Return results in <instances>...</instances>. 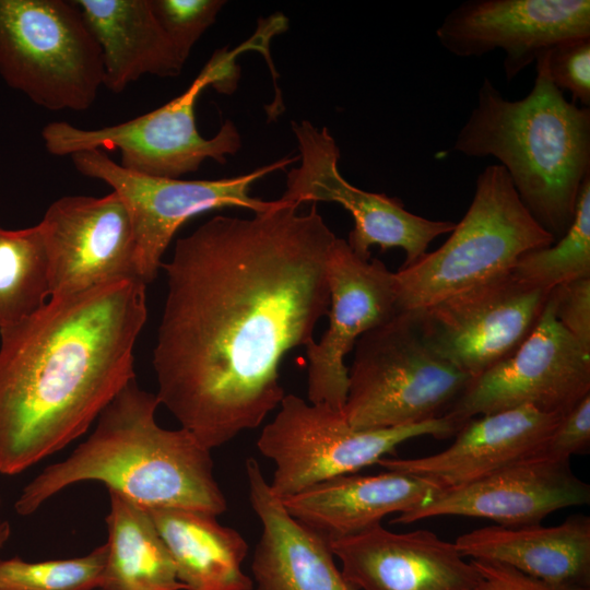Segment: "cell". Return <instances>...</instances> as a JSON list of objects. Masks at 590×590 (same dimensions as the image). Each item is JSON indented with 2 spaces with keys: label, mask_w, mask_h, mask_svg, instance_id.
Listing matches in <instances>:
<instances>
[{
  "label": "cell",
  "mask_w": 590,
  "mask_h": 590,
  "mask_svg": "<svg viewBox=\"0 0 590 590\" xmlns=\"http://www.w3.org/2000/svg\"><path fill=\"white\" fill-rule=\"evenodd\" d=\"M216 215L177 239L153 351L157 398L206 449L258 427L285 396L280 365L328 316L337 236L316 203Z\"/></svg>",
  "instance_id": "cell-1"
},
{
  "label": "cell",
  "mask_w": 590,
  "mask_h": 590,
  "mask_svg": "<svg viewBox=\"0 0 590 590\" xmlns=\"http://www.w3.org/2000/svg\"><path fill=\"white\" fill-rule=\"evenodd\" d=\"M146 284L125 279L51 296L0 330V474L15 475L83 435L135 379Z\"/></svg>",
  "instance_id": "cell-2"
},
{
  "label": "cell",
  "mask_w": 590,
  "mask_h": 590,
  "mask_svg": "<svg viewBox=\"0 0 590 590\" xmlns=\"http://www.w3.org/2000/svg\"><path fill=\"white\" fill-rule=\"evenodd\" d=\"M160 404L156 393L132 379L102 411L91 436L23 488L15 511L30 516L62 489L94 481L144 508L224 514L227 500L213 474L211 450L182 427H161Z\"/></svg>",
  "instance_id": "cell-3"
},
{
  "label": "cell",
  "mask_w": 590,
  "mask_h": 590,
  "mask_svg": "<svg viewBox=\"0 0 590 590\" xmlns=\"http://www.w3.org/2000/svg\"><path fill=\"white\" fill-rule=\"evenodd\" d=\"M535 66L533 87L517 101L484 78L452 149L498 160L526 209L556 241L570 227L590 175V108L568 102L544 63L536 59Z\"/></svg>",
  "instance_id": "cell-4"
},
{
  "label": "cell",
  "mask_w": 590,
  "mask_h": 590,
  "mask_svg": "<svg viewBox=\"0 0 590 590\" xmlns=\"http://www.w3.org/2000/svg\"><path fill=\"white\" fill-rule=\"evenodd\" d=\"M555 243L521 202L499 164L476 178L472 202L435 251L394 273L398 311L417 310L511 271L526 252Z\"/></svg>",
  "instance_id": "cell-5"
},
{
  "label": "cell",
  "mask_w": 590,
  "mask_h": 590,
  "mask_svg": "<svg viewBox=\"0 0 590 590\" xmlns=\"http://www.w3.org/2000/svg\"><path fill=\"white\" fill-rule=\"evenodd\" d=\"M472 378L437 355L413 310L398 311L354 345L343 414L357 430H380L440 417Z\"/></svg>",
  "instance_id": "cell-6"
},
{
  "label": "cell",
  "mask_w": 590,
  "mask_h": 590,
  "mask_svg": "<svg viewBox=\"0 0 590 590\" xmlns=\"http://www.w3.org/2000/svg\"><path fill=\"white\" fill-rule=\"evenodd\" d=\"M234 54L219 49L189 87L165 105L128 121L83 129L67 121H54L42 130L46 151L55 156H71L86 150H119V165L150 177L179 179L214 160L227 162L241 146L240 134L229 119L211 139L203 138L196 123L194 107L209 85L224 88L232 79Z\"/></svg>",
  "instance_id": "cell-7"
},
{
  "label": "cell",
  "mask_w": 590,
  "mask_h": 590,
  "mask_svg": "<svg viewBox=\"0 0 590 590\" xmlns=\"http://www.w3.org/2000/svg\"><path fill=\"white\" fill-rule=\"evenodd\" d=\"M0 76L47 110L94 104L103 55L73 0H0Z\"/></svg>",
  "instance_id": "cell-8"
},
{
  "label": "cell",
  "mask_w": 590,
  "mask_h": 590,
  "mask_svg": "<svg viewBox=\"0 0 590 590\" xmlns=\"http://www.w3.org/2000/svg\"><path fill=\"white\" fill-rule=\"evenodd\" d=\"M446 415L394 428L357 430L343 411L285 394L275 417L263 427L257 448L274 464L271 492L283 499L327 480L356 473L412 438L455 436Z\"/></svg>",
  "instance_id": "cell-9"
},
{
  "label": "cell",
  "mask_w": 590,
  "mask_h": 590,
  "mask_svg": "<svg viewBox=\"0 0 590 590\" xmlns=\"http://www.w3.org/2000/svg\"><path fill=\"white\" fill-rule=\"evenodd\" d=\"M70 157L80 174L108 185L128 206L135 233L139 274L146 285L157 276L163 255L182 224L211 210L243 208L257 213L272 208L275 201L250 196L252 185L299 160L284 158L231 178L182 180L132 173L102 150L80 151Z\"/></svg>",
  "instance_id": "cell-10"
},
{
  "label": "cell",
  "mask_w": 590,
  "mask_h": 590,
  "mask_svg": "<svg viewBox=\"0 0 590 590\" xmlns=\"http://www.w3.org/2000/svg\"><path fill=\"white\" fill-rule=\"evenodd\" d=\"M590 394V352L557 320L552 300L527 340L472 378L444 415L460 429L470 420L523 405L566 415Z\"/></svg>",
  "instance_id": "cell-11"
},
{
  "label": "cell",
  "mask_w": 590,
  "mask_h": 590,
  "mask_svg": "<svg viewBox=\"0 0 590 590\" xmlns=\"http://www.w3.org/2000/svg\"><path fill=\"white\" fill-rule=\"evenodd\" d=\"M300 152L299 166L286 175V189L280 198L300 205L304 202H337L354 219L347 237L351 249L370 259V247L382 251L399 247L405 252L402 267L416 262L438 236L451 233L456 223L433 221L405 210L398 198L352 186L339 170L340 149L323 127L318 130L308 120L292 121Z\"/></svg>",
  "instance_id": "cell-12"
},
{
  "label": "cell",
  "mask_w": 590,
  "mask_h": 590,
  "mask_svg": "<svg viewBox=\"0 0 590 590\" xmlns=\"http://www.w3.org/2000/svg\"><path fill=\"white\" fill-rule=\"evenodd\" d=\"M550 293L508 272L413 311L429 347L475 378L527 340Z\"/></svg>",
  "instance_id": "cell-13"
},
{
  "label": "cell",
  "mask_w": 590,
  "mask_h": 590,
  "mask_svg": "<svg viewBox=\"0 0 590 590\" xmlns=\"http://www.w3.org/2000/svg\"><path fill=\"white\" fill-rule=\"evenodd\" d=\"M38 224L48 258L50 297L141 280L133 222L117 192L61 197Z\"/></svg>",
  "instance_id": "cell-14"
},
{
  "label": "cell",
  "mask_w": 590,
  "mask_h": 590,
  "mask_svg": "<svg viewBox=\"0 0 590 590\" xmlns=\"http://www.w3.org/2000/svg\"><path fill=\"white\" fill-rule=\"evenodd\" d=\"M329 326L306 347L309 402L343 410L349 368L345 355L357 339L397 312L394 273L378 259L358 257L337 238L328 262Z\"/></svg>",
  "instance_id": "cell-15"
},
{
  "label": "cell",
  "mask_w": 590,
  "mask_h": 590,
  "mask_svg": "<svg viewBox=\"0 0 590 590\" xmlns=\"http://www.w3.org/2000/svg\"><path fill=\"white\" fill-rule=\"evenodd\" d=\"M590 36L589 0H468L436 30L439 44L460 58L505 54L507 81L563 39Z\"/></svg>",
  "instance_id": "cell-16"
},
{
  "label": "cell",
  "mask_w": 590,
  "mask_h": 590,
  "mask_svg": "<svg viewBox=\"0 0 590 590\" xmlns=\"http://www.w3.org/2000/svg\"><path fill=\"white\" fill-rule=\"evenodd\" d=\"M589 503L590 485L573 472L570 460L535 455L465 485L442 489L429 503L399 514L392 522L463 516L523 527L539 524L556 510Z\"/></svg>",
  "instance_id": "cell-17"
},
{
  "label": "cell",
  "mask_w": 590,
  "mask_h": 590,
  "mask_svg": "<svg viewBox=\"0 0 590 590\" xmlns=\"http://www.w3.org/2000/svg\"><path fill=\"white\" fill-rule=\"evenodd\" d=\"M328 542L358 590H472L480 580L455 542L428 530L397 533L377 524Z\"/></svg>",
  "instance_id": "cell-18"
},
{
  "label": "cell",
  "mask_w": 590,
  "mask_h": 590,
  "mask_svg": "<svg viewBox=\"0 0 590 590\" xmlns=\"http://www.w3.org/2000/svg\"><path fill=\"white\" fill-rule=\"evenodd\" d=\"M565 415L523 405L467 422L445 450L420 458H381L384 470L426 477L442 489L465 485L538 455Z\"/></svg>",
  "instance_id": "cell-19"
},
{
  "label": "cell",
  "mask_w": 590,
  "mask_h": 590,
  "mask_svg": "<svg viewBox=\"0 0 590 590\" xmlns=\"http://www.w3.org/2000/svg\"><path fill=\"white\" fill-rule=\"evenodd\" d=\"M245 470L262 526L251 563L255 590H358L338 567L328 540L286 511L258 461L248 458Z\"/></svg>",
  "instance_id": "cell-20"
},
{
  "label": "cell",
  "mask_w": 590,
  "mask_h": 590,
  "mask_svg": "<svg viewBox=\"0 0 590 590\" xmlns=\"http://www.w3.org/2000/svg\"><path fill=\"white\" fill-rule=\"evenodd\" d=\"M442 487L408 472L340 475L282 500L286 511L328 541L357 534L386 516L429 503Z\"/></svg>",
  "instance_id": "cell-21"
},
{
  "label": "cell",
  "mask_w": 590,
  "mask_h": 590,
  "mask_svg": "<svg viewBox=\"0 0 590 590\" xmlns=\"http://www.w3.org/2000/svg\"><path fill=\"white\" fill-rule=\"evenodd\" d=\"M469 559L508 565L558 585L590 588V517L575 514L560 524L488 526L455 541Z\"/></svg>",
  "instance_id": "cell-22"
},
{
  "label": "cell",
  "mask_w": 590,
  "mask_h": 590,
  "mask_svg": "<svg viewBox=\"0 0 590 590\" xmlns=\"http://www.w3.org/2000/svg\"><path fill=\"white\" fill-rule=\"evenodd\" d=\"M73 1L102 50L107 90L121 93L148 74H180L185 62L156 19L151 0Z\"/></svg>",
  "instance_id": "cell-23"
},
{
  "label": "cell",
  "mask_w": 590,
  "mask_h": 590,
  "mask_svg": "<svg viewBox=\"0 0 590 590\" xmlns=\"http://www.w3.org/2000/svg\"><path fill=\"white\" fill-rule=\"evenodd\" d=\"M186 590H252L243 571L248 544L217 516L178 507L146 508Z\"/></svg>",
  "instance_id": "cell-24"
},
{
  "label": "cell",
  "mask_w": 590,
  "mask_h": 590,
  "mask_svg": "<svg viewBox=\"0 0 590 590\" xmlns=\"http://www.w3.org/2000/svg\"><path fill=\"white\" fill-rule=\"evenodd\" d=\"M108 493L107 560L99 590H186L148 509Z\"/></svg>",
  "instance_id": "cell-25"
},
{
  "label": "cell",
  "mask_w": 590,
  "mask_h": 590,
  "mask_svg": "<svg viewBox=\"0 0 590 590\" xmlns=\"http://www.w3.org/2000/svg\"><path fill=\"white\" fill-rule=\"evenodd\" d=\"M49 298L48 258L39 224L0 227V330L33 315Z\"/></svg>",
  "instance_id": "cell-26"
},
{
  "label": "cell",
  "mask_w": 590,
  "mask_h": 590,
  "mask_svg": "<svg viewBox=\"0 0 590 590\" xmlns=\"http://www.w3.org/2000/svg\"><path fill=\"white\" fill-rule=\"evenodd\" d=\"M510 272L522 283L545 292L590 278V175L581 186L567 233L547 247L523 253Z\"/></svg>",
  "instance_id": "cell-27"
},
{
  "label": "cell",
  "mask_w": 590,
  "mask_h": 590,
  "mask_svg": "<svg viewBox=\"0 0 590 590\" xmlns=\"http://www.w3.org/2000/svg\"><path fill=\"white\" fill-rule=\"evenodd\" d=\"M106 543L85 556L28 563L0 558V590H94L101 588Z\"/></svg>",
  "instance_id": "cell-28"
},
{
  "label": "cell",
  "mask_w": 590,
  "mask_h": 590,
  "mask_svg": "<svg viewBox=\"0 0 590 590\" xmlns=\"http://www.w3.org/2000/svg\"><path fill=\"white\" fill-rule=\"evenodd\" d=\"M163 30L184 62L202 34L215 22L223 0H151Z\"/></svg>",
  "instance_id": "cell-29"
},
{
  "label": "cell",
  "mask_w": 590,
  "mask_h": 590,
  "mask_svg": "<svg viewBox=\"0 0 590 590\" xmlns=\"http://www.w3.org/2000/svg\"><path fill=\"white\" fill-rule=\"evenodd\" d=\"M540 59L553 84L571 94L573 103L590 106V36L563 39L544 49ZM535 59V60H536ZM535 62V61H534Z\"/></svg>",
  "instance_id": "cell-30"
},
{
  "label": "cell",
  "mask_w": 590,
  "mask_h": 590,
  "mask_svg": "<svg viewBox=\"0 0 590 590\" xmlns=\"http://www.w3.org/2000/svg\"><path fill=\"white\" fill-rule=\"evenodd\" d=\"M550 299L560 324L590 352V278L555 287Z\"/></svg>",
  "instance_id": "cell-31"
},
{
  "label": "cell",
  "mask_w": 590,
  "mask_h": 590,
  "mask_svg": "<svg viewBox=\"0 0 590 590\" xmlns=\"http://www.w3.org/2000/svg\"><path fill=\"white\" fill-rule=\"evenodd\" d=\"M590 448V394L586 396L560 421L538 456L570 460Z\"/></svg>",
  "instance_id": "cell-32"
},
{
  "label": "cell",
  "mask_w": 590,
  "mask_h": 590,
  "mask_svg": "<svg viewBox=\"0 0 590 590\" xmlns=\"http://www.w3.org/2000/svg\"><path fill=\"white\" fill-rule=\"evenodd\" d=\"M470 560L480 574V580L472 590H590V588L547 582L498 562Z\"/></svg>",
  "instance_id": "cell-33"
},
{
  "label": "cell",
  "mask_w": 590,
  "mask_h": 590,
  "mask_svg": "<svg viewBox=\"0 0 590 590\" xmlns=\"http://www.w3.org/2000/svg\"><path fill=\"white\" fill-rule=\"evenodd\" d=\"M1 506V497H0ZM11 535V527L8 521L0 520V548L7 543Z\"/></svg>",
  "instance_id": "cell-34"
}]
</instances>
